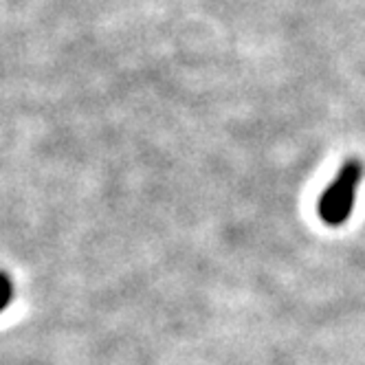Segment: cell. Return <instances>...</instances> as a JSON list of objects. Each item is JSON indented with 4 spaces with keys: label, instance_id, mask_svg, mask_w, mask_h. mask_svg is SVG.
I'll list each match as a JSON object with an SVG mask.
<instances>
[{
    "label": "cell",
    "instance_id": "6da1fadb",
    "mask_svg": "<svg viewBox=\"0 0 365 365\" xmlns=\"http://www.w3.org/2000/svg\"><path fill=\"white\" fill-rule=\"evenodd\" d=\"M361 178H363L361 161L348 159L341 165V170L336 172L334 180L326 187V192L319 198L317 212L328 227H341L352 216Z\"/></svg>",
    "mask_w": 365,
    "mask_h": 365
},
{
    "label": "cell",
    "instance_id": "7a4b0ae2",
    "mask_svg": "<svg viewBox=\"0 0 365 365\" xmlns=\"http://www.w3.org/2000/svg\"><path fill=\"white\" fill-rule=\"evenodd\" d=\"M14 293H16V286H14V279L9 277V273L0 271V312H3L11 299H14Z\"/></svg>",
    "mask_w": 365,
    "mask_h": 365
}]
</instances>
